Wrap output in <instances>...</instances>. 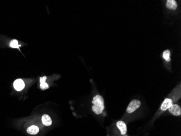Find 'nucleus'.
I'll use <instances>...</instances> for the list:
<instances>
[{
    "mask_svg": "<svg viewBox=\"0 0 181 136\" xmlns=\"http://www.w3.org/2000/svg\"><path fill=\"white\" fill-rule=\"evenodd\" d=\"M14 88L17 91H21L24 89L25 84L22 79H17L14 82Z\"/></svg>",
    "mask_w": 181,
    "mask_h": 136,
    "instance_id": "obj_6",
    "label": "nucleus"
},
{
    "mask_svg": "<svg viewBox=\"0 0 181 136\" xmlns=\"http://www.w3.org/2000/svg\"><path fill=\"white\" fill-rule=\"evenodd\" d=\"M46 76H43L42 77H40V88L41 89L45 90L46 89H48L49 88L48 84L46 83Z\"/></svg>",
    "mask_w": 181,
    "mask_h": 136,
    "instance_id": "obj_10",
    "label": "nucleus"
},
{
    "mask_svg": "<svg viewBox=\"0 0 181 136\" xmlns=\"http://www.w3.org/2000/svg\"><path fill=\"white\" fill-rule=\"evenodd\" d=\"M116 126L120 131L121 135L125 136L127 133V125L125 122L123 120H119L116 123Z\"/></svg>",
    "mask_w": 181,
    "mask_h": 136,
    "instance_id": "obj_5",
    "label": "nucleus"
},
{
    "mask_svg": "<svg viewBox=\"0 0 181 136\" xmlns=\"http://www.w3.org/2000/svg\"></svg>",
    "mask_w": 181,
    "mask_h": 136,
    "instance_id": "obj_13",
    "label": "nucleus"
},
{
    "mask_svg": "<svg viewBox=\"0 0 181 136\" xmlns=\"http://www.w3.org/2000/svg\"><path fill=\"white\" fill-rule=\"evenodd\" d=\"M177 3L175 0H168L166 2V7L170 10L175 11L177 8Z\"/></svg>",
    "mask_w": 181,
    "mask_h": 136,
    "instance_id": "obj_7",
    "label": "nucleus"
},
{
    "mask_svg": "<svg viewBox=\"0 0 181 136\" xmlns=\"http://www.w3.org/2000/svg\"><path fill=\"white\" fill-rule=\"evenodd\" d=\"M92 110L96 114H101L105 108L104 100L100 95H97L93 98L92 101Z\"/></svg>",
    "mask_w": 181,
    "mask_h": 136,
    "instance_id": "obj_2",
    "label": "nucleus"
},
{
    "mask_svg": "<svg viewBox=\"0 0 181 136\" xmlns=\"http://www.w3.org/2000/svg\"><path fill=\"white\" fill-rule=\"evenodd\" d=\"M42 122L44 125L48 126L52 124V120L51 117L47 114H44L42 116Z\"/></svg>",
    "mask_w": 181,
    "mask_h": 136,
    "instance_id": "obj_8",
    "label": "nucleus"
},
{
    "mask_svg": "<svg viewBox=\"0 0 181 136\" xmlns=\"http://www.w3.org/2000/svg\"><path fill=\"white\" fill-rule=\"evenodd\" d=\"M181 97V84L180 82L176 86L172 91L170 93L167 98L164 99V101L162 103L161 106L158 109V111L156 112L154 117L153 118V120L156 119L162 115V114L165 111L168 110L171 106L175 104L176 102L178 101Z\"/></svg>",
    "mask_w": 181,
    "mask_h": 136,
    "instance_id": "obj_1",
    "label": "nucleus"
},
{
    "mask_svg": "<svg viewBox=\"0 0 181 136\" xmlns=\"http://www.w3.org/2000/svg\"><path fill=\"white\" fill-rule=\"evenodd\" d=\"M163 58L167 62H170V51L169 50H166L163 52Z\"/></svg>",
    "mask_w": 181,
    "mask_h": 136,
    "instance_id": "obj_11",
    "label": "nucleus"
},
{
    "mask_svg": "<svg viewBox=\"0 0 181 136\" xmlns=\"http://www.w3.org/2000/svg\"><path fill=\"white\" fill-rule=\"evenodd\" d=\"M141 105V102L138 100H133L130 102L128 106L127 107V113L128 114L135 112L136 110L138 109Z\"/></svg>",
    "mask_w": 181,
    "mask_h": 136,
    "instance_id": "obj_3",
    "label": "nucleus"
},
{
    "mask_svg": "<svg viewBox=\"0 0 181 136\" xmlns=\"http://www.w3.org/2000/svg\"><path fill=\"white\" fill-rule=\"evenodd\" d=\"M168 110L173 116H180L181 115V108L178 104H173Z\"/></svg>",
    "mask_w": 181,
    "mask_h": 136,
    "instance_id": "obj_4",
    "label": "nucleus"
},
{
    "mask_svg": "<svg viewBox=\"0 0 181 136\" xmlns=\"http://www.w3.org/2000/svg\"><path fill=\"white\" fill-rule=\"evenodd\" d=\"M20 46L18 44V41L16 40H13L10 43V47L12 48H19Z\"/></svg>",
    "mask_w": 181,
    "mask_h": 136,
    "instance_id": "obj_12",
    "label": "nucleus"
},
{
    "mask_svg": "<svg viewBox=\"0 0 181 136\" xmlns=\"http://www.w3.org/2000/svg\"><path fill=\"white\" fill-rule=\"evenodd\" d=\"M39 132V128L35 125H32L28 128L27 130V132L32 135H35L37 134Z\"/></svg>",
    "mask_w": 181,
    "mask_h": 136,
    "instance_id": "obj_9",
    "label": "nucleus"
}]
</instances>
